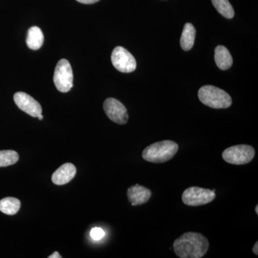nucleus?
Masks as SVG:
<instances>
[{"instance_id":"nucleus-17","label":"nucleus","mask_w":258,"mask_h":258,"mask_svg":"<svg viewBox=\"0 0 258 258\" xmlns=\"http://www.w3.org/2000/svg\"><path fill=\"white\" fill-rule=\"evenodd\" d=\"M18 160V154L15 151H0V167L13 165L16 164Z\"/></svg>"},{"instance_id":"nucleus-10","label":"nucleus","mask_w":258,"mask_h":258,"mask_svg":"<svg viewBox=\"0 0 258 258\" xmlns=\"http://www.w3.org/2000/svg\"><path fill=\"white\" fill-rule=\"evenodd\" d=\"M127 196L132 206H137L147 203L152 197V191L145 186L136 184L128 188Z\"/></svg>"},{"instance_id":"nucleus-11","label":"nucleus","mask_w":258,"mask_h":258,"mask_svg":"<svg viewBox=\"0 0 258 258\" xmlns=\"http://www.w3.org/2000/svg\"><path fill=\"white\" fill-rule=\"evenodd\" d=\"M76 166L71 163L62 164L52 174V181L56 185H64L70 182L76 175Z\"/></svg>"},{"instance_id":"nucleus-18","label":"nucleus","mask_w":258,"mask_h":258,"mask_svg":"<svg viewBox=\"0 0 258 258\" xmlns=\"http://www.w3.org/2000/svg\"><path fill=\"white\" fill-rule=\"evenodd\" d=\"M105 236V232L99 227H94L91 231V237L94 240H100Z\"/></svg>"},{"instance_id":"nucleus-7","label":"nucleus","mask_w":258,"mask_h":258,"mask_svg":"<svg viewBox=\"0 0 258 258\" xmlns=\"http://www.w3.org/2000/svg\"><path fill=\"white\" fill-rule=\"evenodd\" d=\"M111 62L115 69L121 73H132L137 69V61L124 47H115L111 54Z\"/></svg>"},{"instance_id":"nucleus-5","label":"nucleus","mask_w":258,"mask_h":258,"mask_svg":"<svg viewBox=\"0 0 258 258\" xmlns=\"http://www.w3.org/2000/svg\"><path fill=\"white\" fill-rule=\"evenodd\" d=\"M53 81L61 93H68L74 86V74L69 61L61 59L56 66Z\"/></svg>"},{"instance_id":"nucleus-9","label":"nucleus","mask_w":258,"mask_h":258,"mask_svg":"<svg viewBox=\"0 0 258 258\" xmlns=\"http://www.w3.org/2000/svg\"><path fill=\"white\" fill-rule=\"evenodd\" d=\"M14 101L15 104L20 110L28 113L30 116L37 118L39 115L42 114V109L40 103L28 93L24 92L15 93Z\"/></svg>"},{"instance_id":"nucleus-8","label":"nucleus","mask_w":258,"mask_h":258,"mask_svg":"<svg viewBox=\"0 0 258 258\" xmlns=\"http://www.w3.org/2000/svg\"><path fill=\"white\" fill-rule=\"evenodd\" d=\"M103 109L107 116L115 123L123 125L128 122V114L123 103L113 98H108L103 103Z\"/></svg>"},{"instance_id":"nucleus-23","label":"nucleus","mask_w":258,"mask_h":258,"mask_svg":"<svg viewBox=\"0 0 258 258\" xmlns=\"http://www.w3.org/2000/svg\"><path fill=\"white\" fill-rule=\"evenodd\" d=\"M255 212H256V214H257V215H258V205H256Z\"/></svg>"},{"instance_id":"nucleus-1","label":"nucleus","mask_w":258,"mask_h":258,"mask_svg":"<svg viewBox=\"0 0 258 258\" xmlns=\"http://www.w3.org/2000/svg\"><path fill=\"white\" fill-rule=\"evenodd\" d=\"M174 252L181 258H201L208 252L210 243L198 232H185L173 244Z\"/></svg>"},{"instance_id":"nucleus-12","label":"nucleus","mask_w":258,"mask_h":258,"mask_svg":"<svg viewBox=\"0 0 258 258\" xmlns=\"http://www.w3.org/2000/svg\"><path fill=\"white\" fill-rule=\"evenodd\" d=\"M215 60L217 67L222 71L230 69L233 60L229 50L225 46L218 45L215 50Z\"/></svg>"},{"instance_id":"nucleus-22","label":"nucleus","mask_w":258,"mask_h":258,"mask_svg":"<svg viewBox=\"0 0 258 258\" xmlns=\"http://www.w3.org/2000/svg\"><path fill=\"white\" fill-rule=\"evenodd\" d=\"M37 118H38L39 120H42L43 119V115L42 114L39 115L38 116H37Z\"/></svg>"},{"instance_id":"nucleus-19","label":"nucleus","mask_w":258,"mask_h":258,"mask_svg":"<svg viewBox=\"0 0 258 258\" xmlns=\"http://www.w3.org/2000/svg\"><path fill=\"white\" fill-rule=\"evenodd\" d=\"M76 1L79 2L80 3H82V4L91 5L98 3L100 0H76Z\"/></svg>"},{"instance_id":"nucleus-6","label":"nucleus","mask_w":258,"mask_h":258,"mask_svg":"<svg viewBox=\"0 0 258 258\" xmlns=\"http://www.w3.org/2000/svg\"><path fill=\"white\" fill-rule=\"evenodd\" d=\"M216 198L215 191L198 186H191L185 190L181 199L188 206H201L212 203Z\"/></svg>"},{"instance_id":"nucleus-4","label":"nucleus","mask_w":258,"mask_h":258,"mask_svg":"<svg viewBox=\"0 0 258 258\" xmlns=\"http://www.w3.org/2000/svg\"><path fill=\"white\" fill-rule=\"evenodd\" d=\"M255 155L254 148L249 145L232 146L222 152V159L227 163L235 165L248 164Z\"/></svg>"},{"instance_id":"nucleus-13","label":"nucleus","mask_w":258,"mask_h":258,"mask_svg":"<svg viewBox=\"0 0 258 258\" xmlns=\"http://www.w3.org/2000/svg\"><path fill=\"white\" fill-rule=\"evenodd\" d=\"M195 36H196V30L192 24H185L181 38H180V45L181 48L185 51L191 50L195 43Z\"/></svg>"},{"instance_id":"nucleus-16","label":"nucleus","mask_w":258,"mask_h":258,"mask_svg":"<svg viewBox=\"0 0 258 258\" xmlns=\"http://www.w3.org/2000/svg\"><path fill=\"white\" fill-rule=\"evenodd\" d=\"M212 4L224 18L232 19L235 16V11L228 0H212Z\"/></svg>"},{"instance_id":"nucleus-21","label":"nucleus","mask_w":258,"mask_h":258,"mask_svg":"<svg viewBox=\"0 0 258 258\" xmlns=\"http://www.w3.org/2000/svg\"><path fill=\"white\" fill-rule=\"evenodd\" d=\"M252 251H253L254 254H255L256 255L258 254V242H256V243L254 244L253 248H252Z\"/></svg>"},{"instance_id":"nucleus-2","label":"nucleus","mask_w":258,"mask_h":258,"mask_svg":"<svg viewBox=\"0 0 258 258\" xmlns=\"http://www.w3.org/2000/svg\"><path fill=\"white\" fill-rule=\"evenodd\" d=\"M178 150L179 145L174 141H161L146 147L142 153V157L149 162L160 164L171 160Z\"/></svg>"},{"instance_id":"nucleus-15","label":"nucleus","mask_w":258,"mask_h":258,"mask_svg":"<svg viewBox=\"0 0 258 258\" xmlns=\"http://www.w3.org/2000/svg\"><path fill=\"white\" fill-rule=\"evenodd\" d=\"M21 203L18 199L5 198L0 200V211L5 215H14L20 210Z\"/></svg>"},{"instance_id":"nucleus-20","label":"nucleus","mask_w":258,"mask_h":258,"mask_svg":"<svg viewBox=\"0 0 258 258\" xmlns=\"http://www.w3.org/2000/svg\"><path fill=\"white\" fill-rule=\"evenodd\" d=\"M49 258H61L60 254H59L58 252H55L53 254H51L50 256H49Z\"/></svg>"},{"instance_id":"nucleus-3","label":"nucleus","mask_w":258,"mask_h":258,"mask_svg":"<svg viewBox=\"0 0 258 258\" xmlns=\"http://www.w3.org/2000/svg\"><path fill=\"white\" fill-rule=\"evenodd\" d=\"M198 97L204 105L215 109L229 108L232 103V98L228 93L213 86H205L200 88Z\"/></svg>"},{"instance_id":"nucleus-14","label":"nucleus","mask_w":258,"mask_h":258,"mask_svg":"<svg viewBox=\"0 0 258 258\" xmlns=\"http://www.w3.org/2000/svg\"><path fill=\"white\" fill-rule=\"evenodd\" d=\"M26 42L29 48L33 50H39L44 42V35L40 28L33 26L29 29Z\"/></svg>"}]
</instances>
